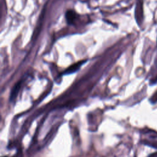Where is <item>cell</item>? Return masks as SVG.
I'll list each match as a JSON object with an SVG mask.
<instances>
[{
    "label": "cell",
    "instance_id": "1",
    "mask_svg": "<svg viewBox=\"0 0 157 157\" xmlns=\"http://www.w3.org/2000/svg\"><path fill=\"white\" fill-rule=\"evenodd\" d=\"M86 62V60H82V61H80L77 63H74V64L70 66L69 67H67L64 72H63V74L64 75H68V74H73L75 72H77L80 67H81V66L84 64Z\"/></svg>",
    "mask_w": 157,
    "mask_h": 157
},
{
    "label": "cell",
    "instance_id": "2",
    "mask_svg": "<svg viewBox=\"0 0 157 157\" xmlns=\"http://www.w3.org/2000/svg\"><path fill=\"white\" fill-rule=\"evenodd\" d=\"M19 86H20V83L18 82L17 85H15V86H14V88L12 90L11 94H10V100L12 101L17 95V93H18V90L19 88Z\"/></svg>",
    "mask_w": 157,
    "mask_h": 157
},
{
    "label": "cell",
    "instance_id": "3",
    "mask_svg": "<svg viewBox=\"0 0 157 157\" xmlns=\"http://www.w3.org/2000/svg\"><path fill=\"white\" fill-rule=\"evenodd\" d=\"M151 101L152 102H156L157 101V92H156L155 94H154V95L151 97Z\"/></svg>",
    "mask_w": 157,
    "mask_h": 157
}]
</instances>
